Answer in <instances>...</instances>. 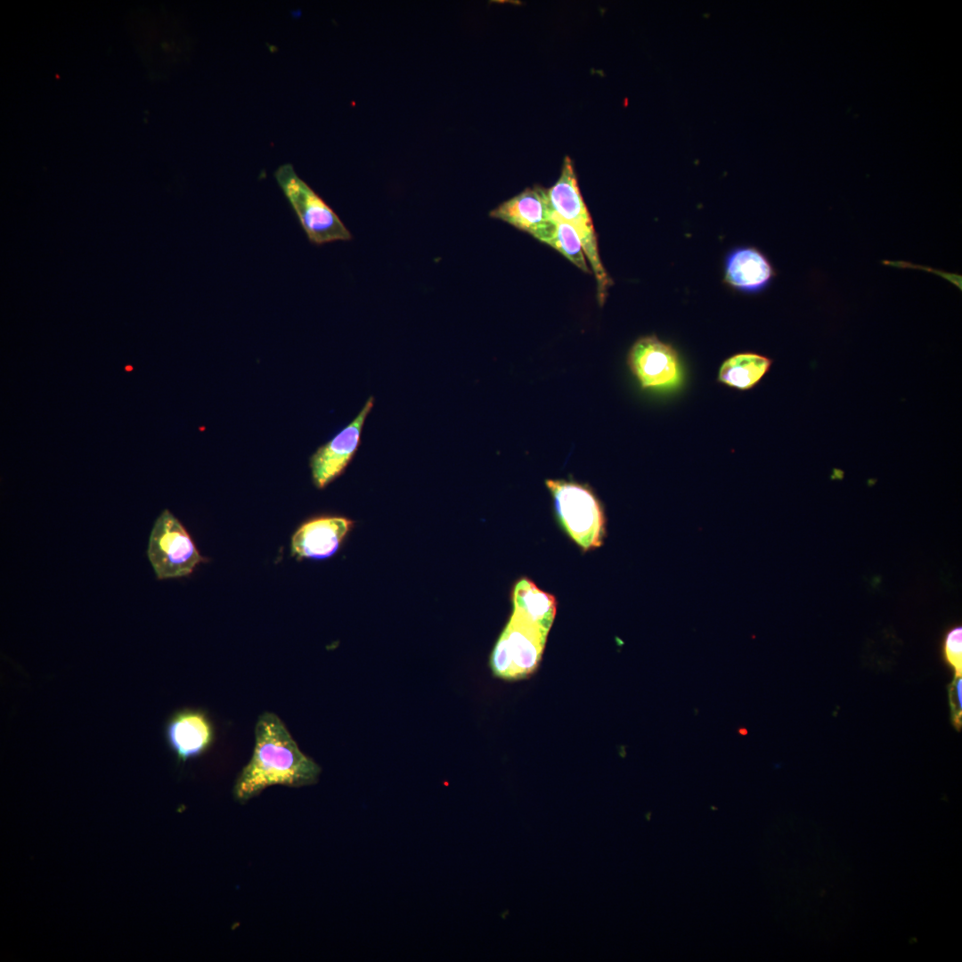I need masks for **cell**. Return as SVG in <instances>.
Returning <instances> with one entry per match:
<instances>
[{
  "instance_id": "obj_7",
  "label": "cell",
  "mask_w": 962,
  "mask_h": 962,
  "mask_svg": "<svg viewBox=\"0 0 962 962\" xmlns=\"http://www.w3.org/2000/svg\"><path fill=\"white\" fill-rule=\"evenodd\" d=\"M627 365L643 389L668 390L682 378L677 351L656 335L638 338L627 355Z\"/></svg>"
},
{
  "instance_id": "obj_9",
  "label": "cell",
  "mask_w": 962,
  "mask_h": 962,
  "mask_svg": "<svg viewBox=\"0 0 962 962\" xmlns=\"http://www.w3.org/2000/svg\"><path fill=\"white\" fill-rule=\"evenodd\" d=\"M489 216L529 233L543 243H547L555 228L546 189L540 186L525 189L491 210Z\"/></svg>"
},
{
  "instance_id": "obj_14",
  "label": "cell",
  "mask_w": 962,
  "mask_h": 962,
  "mask_svg": "<svg viewBox=\"0 0 962 962\" xmlns=\"http://www.w3.org/2000/svg\"><path fill=\"white\" fill-rule=\"evenodd\" d=\"M550 212L555 223V228L546 244L557 249L582 271L591 273L582 243L575 229L564 221L550 206Z\"/></svg>"
},
{
  "instance_id": "obj_5",
  "label": "cell",
  "mask_w": 962,
  "mask_h": 962,
  "mask_svg": "<svg viewBox=\"0 0 962 962\" xmlns=\"http://www.w3.org/2000/svg\"><path fill=\"white\" fill-rule=\"evenodd\" d=\"M274 177L312 243L352 239L335 211L298 175L291 164L281 166Z\"/></svg>"
},
{
  "instance_id": "obj_8",
  "label": "cell",
  "mask_w": 962,
  "mask_h": 962,
  "mask_svg": "<svg viewBox=\"0 0 962 962\" xmlns=\"http://www.w3.org/2000/svg\"><path fill=\"white\" fill-rule=\"evenodd\" d=\"M373 404L374 397L370 396L353 420L311 455L309 466L316 488L323 489L345 471L361 444L362 431Z\"/></svg>"
},
{
  "instance_id": "obj_4",
  "label": "cell",
  "mask_w": 962,
  "mask_h": 962,
  "mask_svg": "<svg viewBox=\"0 0 962 962\" xmlns=\"http://www.w3.org/2000/svg\"><path fill=\"white\" fill-rule=\"evenodd\" d=\"M546 194L550 208L577 233L584 255L597 283L598 299L602 305L613 281L606 271L599 251L591 216L583 199L573 161L566 157L560 175Z\"/></svg>"
},
{
  "instance_id": "obj_11",
  "label": "cell",
  "mask_w": 962,
  "mask_h": 962,
  "mask_svg": "<svg viewBox=\"0 0 962 962\" xmlns=\"http://www.w3.org/2000/svg\"><path fill=\"white\" fill-rule=\"evenodd\" d=\"M353 526L342 517H321L303 524L291 539V553L298 558L322 559L336 553Z\"/></svg>"
},
{
  "instance_id": "obj_2",
  "label": "cell",
  "mask_w": 962,
  "mask_h": 962,
  "mask_svg": "<svg viewBox=\"0 0 962 962\" xmlns=\"http://www.w3.org/2000/svg\"><path fill=\"white\" fill-rule=\"evenodd\" d=\"M320 772V766L301 752L281 720L264 713L255 726L252 756L235 782L233 795L239 802H247L271 786L312 785Z\"/></svg>"
},
{
  "instance_id": "obj_16",
  "label": "cell",
  "mask_w": 962,
  "mask_h": 962,
  "mask_svg": "<svg viewBox=\"0 0 962 962\" xmlns=\"http://www.w3.org/2000/svg\"><path fill=\"white\" fill-rule=\"evenodd\" d=\"M962 680L961 676H956L950 688V702L952 710V719L957 727L961 724L962 711Z\"/></svg>"
},
{
  "instance_id": "obj_10",
  "label": "cell",
  "mask_w": 962,
  "mask_h": 962,
  "mask_svg": "<svg viewBox=\"0 0 962 962\" xmlns=\"http://www.w3.org/2000/svg\"><path fill=\"white\" fill-rule=\"evenodd\" d=\"M165 738L177 761L185 762L208 749L214 730L204 712L185 708L169 717L165 726Z\"/></svg>"
},
{
  "instance_id": "obj_3",
  "label": "cell",
  "mask_w": 962,
  "mask_h": 962,
  "mask_svg": "<svg viewBox=\"0 0 962 962\" xmlns=\"http://www.w3.org/2000/svg\"><path fill=\"white\" fill-rule=\"evenodd\" d=\"M557 519L565 533L584 551L600 547L606 535L603 506L585 484L547 479Z\"/></svg>"
},
{
  "instance_id": "obj_13",
  "label": "cell",
  "mask_w": 962,
  "mask_h": 962,
  "mask_svg": "<svg viewBox=\"0 0 962 962\" xmlns=\"http://www.w3.org/2000/svg\"><path fill=\"white\" fill-rule=\"evenodd\" d=\"M772 361L756 353H739L727 358L721 365L718 381L738 390L754 387L769 371Z\"/></svg>"
},
{
  "instance_id": "obj_12",
  "label": "cell",
  "mask_w": 962,
  "mask_h": 962,
  "mask_svg": "<svg viewBox=\"0 0 962 962\" xmlns=\"http://www.w3.org/2000/svg\"><path fill=\"white\" fill-rule=\"evenodd\" d=\"M775 275L770 261L755 247L735 248L725 257L724 281L737 291L759 293L769 287Z\"/></svg>"
},
{
  "instance_id": "obj_1",
  "label": "cell",
  "mask_w": 962,
  "mask_h": 962,
  "mask_svg": "<svg viewBox=\"0 0 962 962\" xmlns=\"http://www.w3.org/2000/svg\"><path fill=\"white\" fill-rule=\"evenodd\" d=\"M513 611L491 655V667L500 678L515 680L538 666L556 615L554 596L533 582H521L512 591Z\"/></svg>"
},
{
  "instance_id": "obj_6",
  "label": "cell",
  "mask_w": 962,
  "mask_h": 962,
  "mask_svg": "<svg viewBox=\"0 0 962 962\" xmlns=\"http://www.w3.org/2000/svg\"><path fill=\"white\" fill-rule=\"evenodd\" d=\"M147 555L160 580L189 575L206 560L184 526L168 510H164L153 525Z\"/></svg>"
},
{
  "instance_id": "obj_15",
  "label": "cell",
  "mask_w": 962,
  "mask_h": 962,
  "mask_svg": "<svg viewBox=\"0 0 962 962\" xmlns=\"http://www.w3.org/2000/svg\"><path fill=\"white\" fill-rule=\"evenodd\" d=\"M944 656L948 663L954 668L956 676H961L962 672V628L956 626L951 628L945 635L943 642Z\"/></svg>"
}]
</instances>
